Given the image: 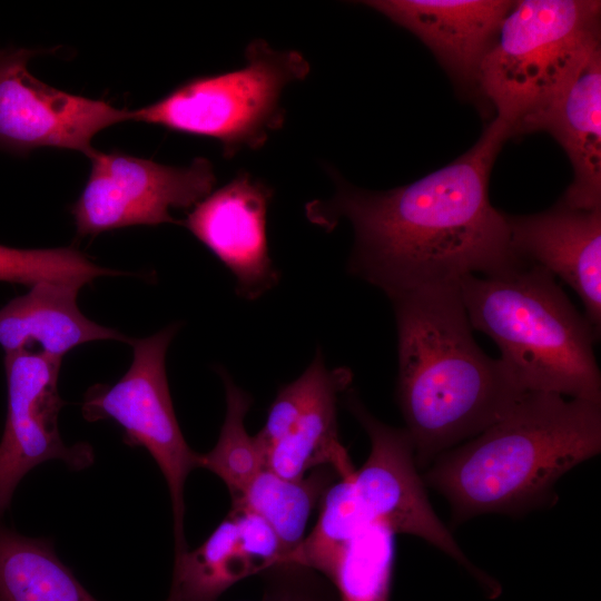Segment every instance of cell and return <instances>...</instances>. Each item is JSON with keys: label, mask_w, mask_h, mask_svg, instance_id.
Masks as SVG:
<instances>
[{"label": "cell", "mask_w": 601, "mask_h": 601, "mask_svg": "<svg viewBox=\"0 0 601 601\" xmlns=\"http://www.w3.org/2000/svg\"><path fill=\"white\" fill-rule=\"evenodd\" d=\"M397 333L396 401L418 470L500 420L525 393L477 345L457 283L391 299Z\"/></svg>", "instance_id": "obj_2"}, {"label": "cell", "mask_w": 601, "mask_h": 601, "mask_svg": "<svg viewBox=\"0 0 601 601\" xmlns=\"http://www.w3.org/2000/svg\"><path fill=\"white\" fill-rule=\"evenodd\" d=\"M61 359L37 351L4 355L7 416L0 437V516L10 508L21 480L37 465L62 461L81 471L93 463L88 443L66 445L59 432Z\"/></svg>", "instance_id": "obj_10"}, {"label": "cell", "mask_w": 601, "mask_h": 601, "mask_svg": "<svg viewBox=\"0 0 601 601\" xmlns=\"http://www.w3.org/2000/svg\"><path fill=\"white\" fill-rule=\"evenodd\" d=\"M258 571L243 551L228 514L201 545L174 563L167 601H216L235 582Z\"/></svg>", "instance_id": "obj_20"}, {"label": "cell", "mask_w": 601, "mask_h": 601, "mask_svg": "<svg viewBox=\"0 0 601 601\" xmlns=\"http://www.w3.org/2000/svg\"><path fill=\"white\" fill-rule=\"evenodd\" d=\"M342 396L371 442L366 461L351 476L356 501L366 520L384 522L395 534L423 539L470 572L490 597L497 595L499 583L471 562L434 512L406 430L376 418L353 388Z\"/></svg>", "instance_id": "obj_9"}, {"label": "cell", "mask_w": 601, "mask_h": 601, "mask_svg": "<svg viewBox=\"0 0 601 601\" xmlns=\"http://www.w3.org/2000/svg\"><path fill=\"white\" fill-rule=\"evenodd\" d=\"M363 4L415 35L435 56L456 90L484 101L480 69L510 0H370Z\"/></svg>", "instance_id": "obj_13"}, {"label": "cell", "mask_w": 601, "mask_h": 601, "mask_svg": "<svg viewBox=\"0 0 601 601\" xmlns=\"http://www.w3.org/2000/svg\"><path fill=\"white\" fill-rule=\"evenodd\" d=\"M496 117L459 158L418 180L371 191L329 174L335 191L306 204L309 223L331 231L351 224L347 272L390 300L466 275L490 276L523 264L511 247L506 214L492 206L490 174L509 139Z\"/></svg>", "instance_id": "obj_1"}, {"label": "cell", "mask_w": 601, "mask_h": 601, "mask_svg": "<svg viewBox=\"0 0 601 601\" xmlns=\"http://www.w3.org/2000/svg\"><path fill=\"white\" fill-rule=\"evenodd\" d=\"M229 515L235 521L243 551L259 571L283 564L279 540L273 528L259 514L245 506L231 504Z\"/></svg>", "instance_id": "obj_25"}, {"label": "cell", "mask_w": 601, "mask_h": 601, "mask_svg": "<svg viewBox=\"0 0 601 601\" xmlns=\"http://www.w3.org/2000/svg\"><path fill=\"white\" fill-rule=\"evenodd\" d=\"M600 12L595 0L513 1L479 77L484 102L511 138L528 134L601 49Z\"/></svg>", "instance_id": "obj_5"}, {"label": "cell", "mask_w": 601, "mask_h": 601, "mask_svg": "<svg viewBox=\"0 0 601 601\" xmlns=\"http://www.w3.org/2000/svg\"><path fill=\"white\" fill-rule=\"evenodd\" d=\"M272 198L268 185L239 173L180 223L231 273L236 293L246 300L258 299L279 280L267 242Z\"/></svg>", "instance_id": "obj_12"}, {"label": "cell", "mask_w": 601, "mask_h": 601, "mask_svg": "<svg viewBox=\"0 0 601 601\" xmlns=\"http://www.w3.org/2000/svg\"><path fill=\"white\" fill-rule=\"evenodd\" d=\"M515 257L561 278L580 297L598 337L601 329V208L579 209L556 201L530 215H508Z\"/></svg>", "instance_id": "obj_14"}, {"label": "cell", "mask_w": 601, "mask_h": 601, "mask_svg": "<svg viewBox=\"0 0 601 601\" xmlns=\"http://www.w3.org/2000/svg\"><path fill=\"white\" fill-rule=\"evenodd\" d=\"M535 131L550 134L572 165V183L560 200L579 209L601 208V49L592 53L528 134Z\"/></svg>", "instance_id": "obj_15"}, {"label": "cell", "mask_w": 601, "mask_h": 601, "mask_svg": "<svg viewBox=\"0 0 601 601\" xmlns=\"http://www.w3.org/2000/svg\"><path fill=\"white\" fill-rule=\"evenodd\" d=\"M351 476L332 483L324 492L317 522L293 556L292 565L327 577L348 541L370 524L356 501Z\"/></svg>", "instance_id": "obj_23"}, {"label": "cell", "mask_w": 601, "mask_h": 601, "mask_svg": "<svg viewBox=\"0 0 601 601\" xmlns=\"http://www.w3.org/2000/svg\"><path fill=\"white\" fill-rule=\"evenodd\" d=\"M218 373L225 387L226 414L215 446L200 454L199 467L220 477L233 500L266 467L264 455L244 423L253 397L233 381L226 370L219 368Z\"/></svg>", "instance_id": "obj_22"}, {"label": "cell", "mask_w": 601, "mask_h": 601, "mask_svg": "<svg viewBox=\"0 0 601 601\" xmlns=\"http://www.w3.org/2000/svg\"><path fill=\"white\" fill-rule=\"evenodd\" d=\"M309 71L299 51L277 50L254 39L245 49L243 67L193 78L158 101L131 110V120L214 139L231 158L243 149H260L283 128V91Z\"/></svg>", "instance_id": "obj_6"}, {"label": "cell", "mask_w": 601, "mask_h": 601, "mask_svg": "<svg viewBox=\"0 0 601 601\" xmlns=\"http://www.w3.org/2000/svg\"><path fill=\"white\" fill-rule=\"evenodd\" d=\"M334 475V469L321 466L308 477L287 480L264 469L231 504L256 512L273 528L283 551L282 565H292L305 539L309 515Z\"/></svg>", "instance_id": "obj_19"}, {"label": "cell", "mask_w": 601, "mask_h": 601, "mask_svg": "<svg viewBox=\"0 0 601 601\" xmlns=\"http://www.w3.org/2000/svg\"><path fill=\"white\" fill-rule=\"evenodd\" d=\"M88 157L90 174L71 207L79 237L137 225L180 224L170 210L194 207L216 184L211 162L201 157L184 167L120 151L93 149Z\"/></svg>", "instance_id": "obj_8"}, {"label": "cell", "mask_w": 601, "mask_h": 601, "mask_svg": "<svg viewBox=\"0 0 601 601\" xmlns=\"http://www.w3.org/2000/svg\"><path fill=\"white\" fill-rule=\"evenodd\" d=\"M33 51L0 58V146L19 152L70 149L88 156L101 130L131 120V110L56 89L28 70Z\"/></svg>", "instance_id": "obj_11"}, {"label": "cell", "mask_w": 601, "mask_h": 601, "mask_svg": "<svg viewBox=\"0 0 601 601\" xmlns=\"http://www.w3.org/2000/svg\"><path fill=\"white\" fill-rule=\"evenodd\" d=\"M121 274L97 265L73 247L20 249L0 245V282L28 286L60 282L83 287L97 277Z\"/></svg>", "instance_id": "obj_24"}, {"label": "cell", "mask_w": 601, "mask_h": 601, "mask_svg": "<svg viewBox=\"0 0 601 601\" xmlns=\"http://www.w3.org/2000/svg\"><path fill=\"white\" fill-rule=\"evenodd\" d=\"M601 452V404L525 392L500 420L445 451L425 470L426 487L451 506L452 523L552 506L555 484Z\"/></svg>", "instance_id": "obj_3"}, {"label": "cell", "mask_w": 601, "mask_h": 601, "mask_svg": "<svg viewBox=\"0 0 601 601\" xmlns=\"http://www.w3.org/2000/svg\"><path fill=\"white\" fill-rule=\"evenodd\" d=\"M394 558V531L373 522L348 541L327 578L341 601H390Z\"/></svg>", "instance_id": "obj_21"}, {"label": "cell", "mask_w": 601, "mask_h": 601, "mask_svg": "<svg viewBox=\"0 0 601 601\" xmlns=\"http://www.w3.org/2000/svg\"><path fill=\"white\" fill-rule=\"evenodd\" d=\"M347 367L329 373L300 410L287 432L265 455V467L287 480H299L307 471L331 466L339 479L355 469L338 434L337 402L352 384Z\"/></svg>", "instance_id": "obj_17"}, {"label": "cell", "mask_w": 601, "mask_h": 601, "mask_svg": "<svg viewBox=\"0 0 601 601\" xmlns=\"http://www.w3.org/2000/svg\"><path fill=\"white\" fill-rule=\"evenodd\" d=\"M473 329L487 335L524 392L553 393L601 404V375L591 324L555 277L521 264L457 282Z\"/></svg>", "instance_id": "obj_4"}, {"label": "cell", "mask_w": 601, "mask_h": 601, "mask_svg": "<svg viewBox=\"0 0 601 601\" xmlns=\"http://www.w3.org/2000/svg\"><path fill=\"white\" fill-rule=\"evenodd\" d=\"M177 324L144 338H131L134 358L116 383L97 384L85 394V420H111L130 446H142L158 464L169 489L175 538L174 563L188 552L185 538V484L199 467L200 454L187 444L171 402L166 373L167 349Z\"/></svg>", "instance_id": "obj_7"}, {"label": "cell", "mask_w": 601, "mask_h": 601, "mask_svg": "<svg viewBox=\"0 0 601 601\" xmlns=\"http://www.w3.org/2000/svg\"><path fill=\"white\" fill-rule=\"evenodd\" d=\"M82 286L40 282L0 308V346L4 355L37 351L62 359L72 348L95 341L131 338L85 316L77 304Z\"/></svg>", "instance_id": "obj_16"}, {"label": "cell", "mask_w": 601, "mask_h": 601, "mask_svg": "<svg viewBox=\"0 0 601 601\" xmlns=\"http://www.w3.org/2000/svg\"><path fill=\"white\" fill-rule=\"evenodd\" d=\"M0 601H97L57 556L53 543L0 521Z\"/></svg>", "instance_id": "obj_18"}]
</instances>
